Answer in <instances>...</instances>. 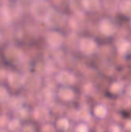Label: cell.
Here are the masks:
<instances>
[{"mask_svg":"<svg viewBox=\"0 0 131 132\" xmlns=\"http://www.w3.org/2000/svg\"><path fill=\"white\" fill-rule=\"evenodd\" d=\"M7 81L9 86L12 88H19L23 86L24 76L18 72H10L7 74Z\"/></svg>","mask_w":131,"mask_h":132,"instance_id":"obj_6","label":"cell"},{"mask_svg":"<svg viewBox=\"0 0 131 132\" xmlns=\"http://www.w3.org/2000/svg\"><path fill=\"white\" fill-rule=\"evenodd\" d=\"M23 104V99L20 97H15L9 101V105L12 109L19 110L22 108V105Z\"/></svg>","mask_w":131,"mask_h":132,"instance_id":"obj_15","label":"cell"},{"mask_svg":"<svg viewBox=\"0 0 131 132\" xmlns=\"http://www.w3.org/2000/svg\"><path fill=\"white\" fill-rule=\"evenodd\" d=\"M46 23L52 28L61 27L65 22V16L59 11L52 9L45 19Z\"/></svg>","mask_w":131,"mask_h":132,"instance_id":"obj_3","label":"cell"},{"mask_svg":"<svg viewBox=\"0 0 131 132\" xmlns=\"http://www.w3.org/2000/svg\"><path fill=\"white\" fill-rule=\"evenodd\" d=\"M75 132H89V128L85 124H80L76 127Z\"/></svg>","mask_w":131,"mask_h":132,"instance_id":"obj_21","label":"cell"},{"mask_svg":"<svg viewBox=\"0 0 131 132\" xmlns=\"http://www.w3.org/2000/svg\"><path fill=\"white\" fill-rule=\"evenodd\" d=\"M130 25H131V21H130Z\"/></svg>","mask_w":131,"mask_h":132,"instance_id":"obj_24","label":"cell"},{"mask_svg":"<svg viewBox=\"0 0 131 132\" xmlns=\"http://www.w3.org/2000/svg\"><path fill=\"white\" fill-rule=\"evenodd\" d=\"M46 41L50 47L58 48L63 45L64 42V36L58 31L52 30L46 34Z\"/></svg>","mask_w":131,"mask_h":132,"instance_id":"obj_4","label":"cell"},{"mask_svg":"<svg viewBox=\"0 0 131 132\" xmlns=\"http://www.w3.org/2000/svg\"><path fill=\"white\" fill-rule=\"evenodd\" d=\"M8 128L11 131H17L20 128V122L18 119H13L10 121H8Z\"/></svg>","mask_w":131,"mask_h":132,"instance_id":"obj_18","label":"cell"},{"mask_svg":"<svg viewBox=\"0 0 131 132\" xmlns=\"http://www.w3.org/2000/svg\"><path fill=\"white\" fill-rule=\"evenodd\" d=\"M32 15L38 19H46L50 11L52 10L49 2L43 0L35 1L30 7Z\"/></svg>","mask_w":131,"mask_h":132,"instance_id":"obj_1","label":"cell"},{"mask_svg":"<svg viewBox=\"0 0 131 132\" xmlns=\"http://www.w3.org/2000/svg\"><path fill=\"white\" fill-rule=\"evenodd\" d=\"M93 113L96 117L99 118H103L107 114V108L103 104H98L94 108Z\"/></svg>","mask_w":131,"mask_h":132,"instance_id":"obj_13","label":"cell"},{"mask_svg":"<svg viewBox=\"0 0 131 132\" xmlns=\"http://www.w3.org/2000/svg\"><path fill=\"white\" fill-rule=\"evenodd\" d=\"M5 59L12 64H19L24 59V54L22 50L12 45L8 46L4 51Z\"/></svg>","mask_w":131,"mask_h":132,"instance_id":"obj_2","label":"cell"},{"mask_svg":"<svg viewBox=\"0 0 131 132\" xmlns=\"http://www.w3.org/2000/svg\"><path fill=\"white\" fill-rule=\"evenodd\" d=\"M131 48V43L130 41L123 39L118 44V51L120 53H126L128 52Z\"/></svg>","mask_w":131,"mask_h":132,"instance_id":"obj_16","label":"cell"},{"mask_svg":"<svg viewBox=\"0 0 131 132\" xmlns=\"http://www.w3.org/2000/svg\"><path fill=\"white\" fill-rule=\"evenodd\" d=\"M34 118L38 121H46L49 118V112L43 107H38L33 111Z\"/></svg>","mask_w":131,"mask_h":132,"instance_id":"obj_10","label":"cell"},{"mask_svg":"<svg viewBox=\"0 0 131 132\" xmlns=\"http://www.w3.org/2000/svg\"><path fill=\"white\" fill-rule=\"evenodd\" d=\"M56 80L63 87H69L75 83L76 78L72 73L67 70H62L56 74Z\"/></svg>","mask_w":131,"mask_h":132,"instance_id":"obj_7","label":"cell"},{"mask_svg":"<svg viewBox=\"0 0 131 132\" xmlns=\"http://www.w3.org/2000/svg\"><path fill=\"white\" fill-rule=\"evenodd\" d=\"M100 32L106 35V36H110L114 33L115 32V26L108 19H103L100 22L99 26Z\"/></svg>","mask_w":131,"mask_h":132,"instance_id":"obj_9","label":"cell"},{"mask_svg":"<svg viewBox=\"0 0 131 132\" xmlns=\"http://www.w3.org/2000/svg\"><path fill=\"white\" fill-rule=\"evenodd\" d=\"M58 95L62 100L66 101L73 100L75 96L73 90L69 87H62L58 91Z\"/></svg>","mask_w":131,"mask_h":132,"instance_id":"obj_11","label":"cell"},{"mask_svg":"<svg viewBox=\"0 0 131 132\" xmlns=\"http://www.w3.org/2000/svg\"><path fill=\"white\" fill-rule=\"evenodd\" d=\"M82 5L88 11H96L100 7V2L97 0H85L82 2Z\"/></svg>","mask_w":131,"mask_h":132,"instance_id":"obj_12","label":"cell"},{"mask_svg":"<svg viewBox=\"0 0 131 132\" xmlns=\"http://www.w3.org/2000/svg\"><path fill=\"white\" fill-rule=\"evenodd\" d=\"M56 128L60 131H66L69 127V122L67 118H62L57 120L56 121Z\"/></svg>","mask_w":131,"mask_h":132,"instance_id":"obj_17","label":"cell"},{"mask_svg":"<svg viewBox=\"0 0 131 132\" xmlns=\"http://www.w3.org/2000/svg\"><path fill=\"white\" fill-rule=\"evenodd\" d=\"M8 124V120L6 116H0V128H4Z\"/></svg>","mask_w":131,"mask_h":132,"instance_id":"obj_22","label":"cell"},{"mask_svg":"<svg viewBox=\"0 0 131 132\" xmlns=\"http://www.w3.org/2000/svg\"><path fill=\"white\" fill-rule=\"evenodd\" d=\"M110 90L113 94H119L123 90V84L120 82H115L110 86Z\"/></svg>","mask_w":131,"mask_h":132,"instance_id":"obj_19","label":"cell"},{"mask_svg":"<svg viewBox=\"0 0 131 132\" xmlns=\"http://www.w3.org/2000/svg\"><path fill=\"white\" fill-rule=\"evenodd\" d=\"M79 46L80 50L85 54H92L97 48V44L95 40L89 37H83L80 40Z\"/></svg>","mask_w":131,"mask_h":132,"instance_id":"obj_5","label":"cell"},{"mask_svg":"<svg viewBox=\"0 0 131 132\" xmlns=\"http://www.w3.org/2000/svg\"><path fill=\"white\" fill-rule=\"evenodd\" d=\"M120 11L127 15H131V0L122 1L120 4Z\"/></svg>","mask_w":131,"mask_h":132,"instance_id":"obj_14","label":"cell"},{"mask_svg":"<svg viewBox=\"0 0 131 132\" xmlns=\"http://www.w3.org/2000/svg\"><path fill=\"white\" fill-rule=\"evenodd\" d=\"M9 98V94L6 88L0 86V103L5 102Z\"/></svg>","mask_w":131,"mask_h":132,"instance_id":"obj_20","label":"cell"},{"mask_svg":"<svg viewBox=\"0 0 131 132\" xmlns=\"http://www.w3.org/2000/svg\"><path fill=\"white\" fill-rule=\"evenodd\" d=\"M42 132H53L54 131V129L53 128V126L51 125H44L42 129Z\"/></svg>","mask_w":131,"mask_h":132,"instance_id":"obj_23","label":"cell"},{"mask_svg":"<svg viewBox=\"0 0 131 132\" xmlns=\"http://www.w3.org/2000/svg\"><path fill=\"white\" fill-rule=\"evenodd\" d=\"M27 88L30 90H35L38 88L40 85V79L39 77L33 73H29L24 76V84Z\"/></svg>","mask_w":131,"mask_h":132,"instance_id":"obj_8","label":"cell"}]
</instances>
